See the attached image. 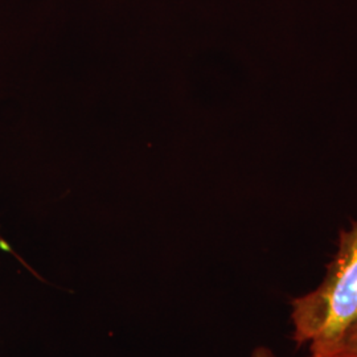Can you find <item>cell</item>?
I'll return each mask as SVG.
<instances>
[{
	"instance_id": "cell-1",
	"label": "cell",
	"mask_w": 357,
	"mask_h": 357,
	"mask_svg": "<svg viewBox=\"0 0 357 357\" xmlns=\"http://www.w3.org/2000/svg\"><path fill=\"white\" fill-rule=\"evenodd\" d=\"M357 320V220L339 234L319 284L290 302L291 340L314 349L336 340Z\"/></svg>"
},
{
	"instance_id": "cell-3",
	"label": "cell",
	"mask_w": 357,
	"mask_h": 357,
	"mask_svg": "<svg viewBox=\"0 0 357 357\" xmlns=\"http://www.w3.org/2000/svg\"><path fill=\"white\" fill-rule=\"evenodd\" d=\"M249 357H278L268 345H257Z\"/></svg>"
},
{
	"instance_id": "cell-2",
	"label": "cell",
	"mask_w": 357,
	"mask_h": 357,
	"mask_svg": "<svg viewBox=\"0 0 357 357\" xmlns=\"http://www.w3.org/2000/svg\"><path fill=\"white\" fill-rule=\"evenodd\" d=\"M308 357H357V320L336 340L308 349Z\"/></svg>"
}]
</instances>
